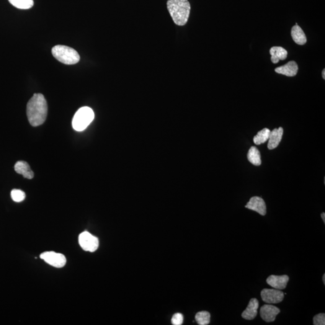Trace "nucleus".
Listing matches in <instances>:
<instances>
[{"label": "nucleus", "mask_w": 325, "mask_h": 325, "mask_svg": "<svg viewBox=\"0 0 325 325\" xmlns=\"http://www.w3.org/2000/svg\"><path fill=\"white\" fill-rule=\"evenodd\" d=\"M322 279H323V282L324 283V284H325V274L324 275L323 278H322Z\"/></svg>", "instance_id": "nucleus-26"}, {"label": "nucleus", "mask_w": 325, "mask_h": 325, "mask_svg": "<svg viewBox=\"0 0 325 325\" xmlns=\"http://www.w3.org/2000/svg\"><path fill=\"white\" fill-rule=\"evenodd\" d=\"M94 118V112L92 108L89 107H81L74 115L72 120V126L76 131H83L92 122Z\"/></svg>", "instance_id": "nucleus-4"}, {"label": "nucleus", "mask_w": 325, "mask_h": 325, "mask_svg": "<svg viewBox=\"0 0 325 325\" xmlns=\"http://www.w3.org/2000/svg\"><path fill=\"white\" fill-rule=\"evenodd\" d=\"M275 71L287 77H294L298 73V66L295 61H290L284 65L276 68Z\"/></svg>", "instance_id": "nucleus-12"}, {"label": "nucleus", "mask_w": 325, "mask_h": 325, "mask_svg": "<svg viewBox=\"0 0 325 325\" xmlns=\"http://www.w3.org/2000/svg\"><path fill=\"white\" fill-rule=\"evenodd\" d=\"M322 77H323L324 79H325V69H324L323 72H322Z\"/></svg>", "instance_id": "nucleus-25"}, {"label": "nucleus", "mask_w": 325, "mask_h": 325, "mask_svg": "<svg viewBox=\"0 0 325 325\" xmlns=\"http://www.w3.org/2000/svg\"><path fill=\"white\" fill-rule=\"evenodd\" d=\"M172 324L174 325H181L183 323V316L182 314L176 313L173 316Z\"/></svg>", "instance_id": "nucleus-23"}, {"label": "nucleus", "mask_w": 325, "mask_h": 325, "mask_svg": "<svg viewBox=\"0 0 325 325\" xmlns=\"http://www.w3.org/2000/svg\"><path fill=\"white\" fill-rule=\"evenodd\" d=\"M11 197L13 201L16 203L22 202L25 198V194L23 191L19 189H14L11 192Z\"/></svg>", "instance_id": "nucleus-21"}, {"label": "nucleus", "mask_w": 325, "mask_h": 325, "mask_svg": "<svg viewBox=\"0 0 325 325\" xmlns=\"http://www.w3.org/2000/svg\"><path fill=\"white\" fill-rule=\"evenodd\" d=\"M52 54L57 60L65 64H76L81 60L77 51L68 46H54L52 48Z\"/></svg>", "instance_id": "nucleus-3"}, {"label": "nucleus", "mask_w": 325, "mask_h": 325, "mask_svg": "<svg viewBox=\"0 0 325 325\" xmlns=\"http://www.w3.org/2000/svg\"><path fill=\"white\" fill-rule=\"evenodd\" d=\"M262 300L267 304H278L284 298V293L277 289L264 288L262 291Z\"/></svg>", "instance_id": "nucleus-7"}, {"label": "nucleus", "mask_w": 325, "mask_h": 325, "mask_svg": "<svg viewBox=\"0 0 325 325\" xmlns=\"http://www.w3.org/2000/svg\"><path fill=\"white\" fill-rule=\"evenodd\" d=\"M79 242L81 248L85 251L94 252L99 248V239L87 231L80 234Z\"/></svg>", "instance_id": "nucleus-5"}, {"label": "nucleus", "mask_w": 325, "mask_h": 325, "mask_svg": "<svg viewBox=\"0 0 325 325\" xmlns=\"http://www.w3.org/2000/svg\"><path fill=\"white\" fill-rule=\"evenodd\" d=\"M40 257L48 264L56 268H61L66 265V259L64 255L53 251L45 252L41 254Z\"/></svg>", "instance_id": "nucleus-6"}, {"label": "nucleus", "mask_w": 325, "mask_h": 325, "mask_svg": "<svg viewBox=\"0 0 325 325\" xmlns=\"http://www.w3.org/2000/svg\"><path fill=\"white\" fill-rule=\"evenodd\" d=\"M270 131L267 128H263L262 130L258 132L257 135L254 138V142L259 145L260 144L264 143L269 140Z\"/></svg>", "instance_id": "nucleus-18"}, {"label": "nucleus", "mask_w": 325, "mask_h": 325, "mask_svg": "<svg viewBox=\"0 0 325 325\" xmlns=\"http://www.w3.org/2000/svg\"><path fill=\"white\" fill-rule=\"evenodd\" d=\"M15 171L18 174L22 175L23 177L27 179H32L34 177V173L30 169L29 164L24 161H19L15 165Z\"/></svg>", "instance_id": "nucleus-14"}, {"label": "nucleus", "mask_w": 325, "mask_h": 325, "mask_svg": "<svg viewBox=\"0 0 325 325\" xmlns=\"http://www.w3.org/2000/svg\"><path fill=\"white\" fill-rule=\"evenodd\" d=\"M284 130L282 127L279 128H275L274 130L270 131L269 142H268V149L270 150L277 148L279 145L282 139Z\"/></svg>", "instance_id": "nucleus-13"}, {"label": "nucleus", "mask_w": 325, "mask_h": 325, "mask_svg": "<svg viewBox=\"0 0 325 325\" xmlns=\"http://www.w3.org/2000/svg\"><path fill=\"white\" fill-rule=\"evenodd\" d=\"M13 6L20 9H29L34 5L33 0H9Z\"/></svg>", "instance_id": "nucleus-19"}, {"label": "nucleus", "mask_w": 325, "mask_h": 325, "mask_svg": "<svg viewBox=\"0 0 325 325\" xmlns=\"http://www.w3.org/2000/svg\"><path fill=\"white\" fill-rule=\"evenodd\" d=\"M48 105L44 96L35 94L27 105V115L30 125L38 126L43 124L47 117Z\"/></svg>", "instance_id": "nucleus-1"}, {"label": "nucleus", "mask_w": 325, "mask_h": 325, "mask_svg": "<svg viewBox=\"0 0 325 325\" xmlns=\"http://www.w3.org/2000/svg\"><path fill=\"white\" fill-rule=\"evenodd\" d=\"M288 281L289 277L287 275H270L267 278L266 282L273 288L277 290H283L287 287Z\"/></svg>", "instance_id": "nucleus-10"}, {"label": "nucleus", "mask_w": 325, "mask_h": 325, "mask_svg": "<svg viewBox=\"0 0 325 325\" xmlns=\"http://www.w3.org/2000/svg\"><path fill=\"white\" fill-rule=\"evenodd\" d=\"M245 207L256 211L262 216L266 215V205H265V201L262 198L259 197L251 198L247 204L245 205Z\"/></svg>", "instance_id": "nucleus-9"}, {"label": "nucleus", "mask_w": 325, "mask_h": 325, "mask_svg": "<svg viewBox=\"0 0 325 325\" xmlns=\"http://www.w3.org/2000/svg\"><path fill=\"white\" fill-rule=\"evenodd\" d=\"M210 314L207 311H201L196 314L195 320L198 325H207L210 322Z\"/></svg>", "instance_id": "nucleus-20"}, {"label": "nucleus", "mask_w": 325, "mask_h": 325, "mask_svg": "<svg viewBox=\"0 0 325 325\" xmlns=\"http://www.w3.org/2000/svg\"><path fill=\"white\" fill-rule=\"evenodd\" d=\"M259 307V301L257 299L252 298L249 301L248 305L245 310L242 313V316L246 320L254 319L257 316V309Z\"/></svg>", "instance_id": "nucleus-11"}, {"label": "nucleus", "mask_w": 325, "mask_h": 325, "mask_svg": "<svg viewBox=\"0 0 325 325\" xmlns=\"http://www.w3.org/2000/svg\"><path fill=\"white\" fill-rule=\"evenodd\" d=\"M247 159L255 166H260L262 164L261 154L256 147L252 146L247 153Z\"/></svg>", "instance_id": "nucleus-17"}, {"label": "nucleus", "mask_w": 325, "mask_h": 325, "mask_svg": "<svg viewBox=\"0 0 325 325\" xmlns=\"http://www.w3.org/2000/svg\"><path fill=\"white\" fill-rule=\"evenodd\" d=\"M321 217H322V220H323V221H324V223H325V213H322L321 214Z\"/></svg>", "instance_id": "nucleus-24"}, {"label": "nucleus", "mask_w": 325, "mask_h": 325, "mask_svg": "<svg viewBox=\"0 0 325 325\" xmlns=\"http://www.w3.org/2000/svg\"><path fill=\"white\" fill-rule=\"evenodd\" d=\"M280 313V309L272 305H264L260 308V316L263 321L267 323L274 322L276 317Z\"/></svg>", "instance_id": "nucleus-8"}, {"label": "nucleus", "mask_w": 325, "mask_h": 325, "mask_svg": "<svg viewBox=\"0 0 325 325\" xmlns=\"http://www.w3.org/2000/svg\"><path fill=\"white\" fill-rule=\"evenodd\" d=\"M167 7L175 24L179 26L186 24L191 9L188 0H168Z\"/></svg>", "instance_id": "nucleus-2"}, {"label": "nucleus", "mask_w": 325, "mask_h": 325, "mask_svg": "<svg viewBox=\"0 0 325 325\" xmlns=\"http://www.w3.org/2000/svg\"><path fill=\"white\" fill-rule=\"evenodd\" d=\"M313 324L314 325H325V314L321 313L317 314L313 318Z\"/></svg>", "instance_id": "nucleus-22"}, {"label": "nucleus", "mask_w": 325, "mask_h": 325, "mask_svg": "<svg viewBox=\"0 0 325 325\" xmlns=\"http://www.w3.org/2000/svg\"><path fill=\"white\" fill-rule=\"evenodd\" d=\"M271 61L273 63H277L280 61H284L287 58V51L281 46H273L270 50Z\"/></svg>", "instance_id": "nucleus-15"}, {"label": "nucleus", "mask_w": 325, "mask_h": 325, "mask_svg": "<svg viewBox=\"0 0 325 325\" xmlns=\"http://www.w3.org/2000/svg\"><path fill=\"white\" fill-rule=\"evenodd\" d=\"M291 37L295 43L298 45H305L306 42V37L305 33L298 25H294L291 29Z\"/></svg>", "instance_id": "nucleus-16"}]
</instances>
